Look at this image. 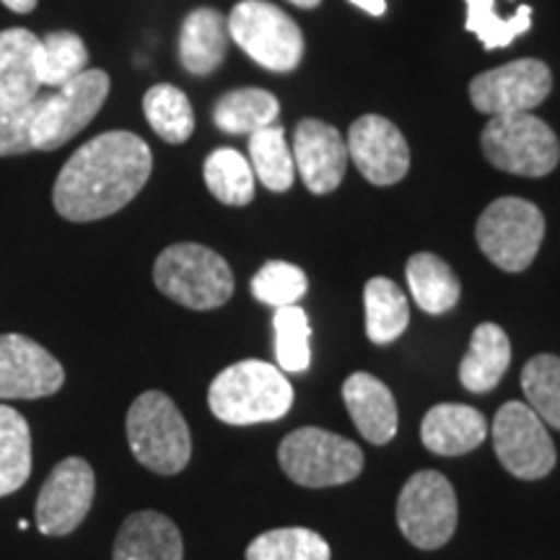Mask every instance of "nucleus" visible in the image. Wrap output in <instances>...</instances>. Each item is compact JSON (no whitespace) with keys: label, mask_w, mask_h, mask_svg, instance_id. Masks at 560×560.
<instances>
[{"label":"nucleus","mask_w":560,"mask_h":560,"mask_svg":"<svg viewBox=\"0 0 560 560\" xmlns=\"http://www.w3.org/2000/svg\"><path fill=\"white\" fill-rule=\"evenodd\" d=\"M151 170L149 143L136 132L112 130L91 138L58 174L55 210L75 223L107 219L143 190Z\"/></svg>","instance_id":"f257e3e1"},{"label":"nucleus","mask_w":560,"mask_h":560,"mask_svg":"<svg viewBox=\"0 0 560 560\" xmlns=\"http://www.w3.org/2000/svg\"><path fill=\"white\" fill-rule=\"evenodd\" d=\"M208 405L229 425L280 420L293 405V387L285 374L265 361H240L223 369L208 389Z\"/></svg>","instance_id":"f03ea898"},{"label":"nucleus","mask_w":560,"mask_h":560,"mask_svg":"<svg viewBox=\"0 0 560 560\" xmlns=\"http://www.w3.org/2000/svg\"><path fill=\"white\" fill-rule=\"evenodd\" d=\"M128 444L136 459L156 475H177L192 457V436L187 420L164 392L151 389L130 405Z\"/></svg>","instance_id":"7ed1b4c3"},{"label":"nucleus","mask_w":560,"mask_h":560,"mask_svg":"<svg viewBox=\"0 0 560 560\" xmlns=\"http://www.w3.org/2000/svg\"><path fill=\"white\" fill-rule=\"evenodd\" d=\"M156 289L195 312L219 310L234 296V272L219 252L182 242L166 247L153 265Z\"/></svg>","instance_id":"20e7f679"},{"label":"nucleus","mask_w":560,"mask_h":560,"mask_svg":"<svg viewBox=\"0 0 560 560\" xmlns=\"http://www.w3.org/2000/svg\"><path fill=\"white\" fill-rule=\"evenodd\" d=\"M480 143L495 170L520 177H545L560 161L558 136L529 112L495 115L482 130Z\"/></svg>","instance_id":"39448f33"},{"label":"nucleus","mask_w":560,"mask_h":560,"mask_svg":"<svg viewBox=\"0 0 560 560\" xmlns=\"http://www.w3.org/2000/svg\"><path fill=\"white\" fill-rule=\"evenodd\" d=\"M278 459L283 472L304 488H330L359 478L363 452L359 444L325 429H299L280 441Z\"/></svg>","instance_id":"423d86ee"},{"label":"nucleus","mask_w":560,"mask_h":560,"mask_svg":"<svg viewBox=\"0 0 560 560\" xmlns=\"http://www.w3.org/2000/svg\"><path fill=\"white\" fill-rule=\"evenodd\" d=\"M229 37L257 66L272 73H291L304 58V34L289 13L268 0H242L229 13Z\"/></svg>","instance_id":"0eeeda50"},{"label":"nucleus","mask_w":560,"mask_h":560,"mask_svg":"<svg viewBox=\"0 0 560 560\" xmlns=\"http://www.w3.org/2000/svg\"><path fill=\"white\" fill-rule=\"evenodd\" d=\"M109 96V75L104 70H83L55 94L34 100V151H55L75 138L100 115Z\"/></svg>","instance_id":"6e6552de"},{"label":"nucleus","mask_w":560,"mask_h":560,"mask_svg":"<svg viewBox=\"0 0 560 560\" xmlns=\"http://www.w3.org/2000/svg\"><path fill=\"white\" fill-rule=\"evenodd\" d=\"M482 255L495 268L522 272L535 262L545 240V215L522 198H501L482 210L475 226Z\"/></svg>","instance_id":"1a4fd4ad"},{"label":"nucleus","mask_w":560,"mask_h":560,"mask_svg":"<svg viewBox=\"0 0 560 560\" xmlns=\"http://www.w3.org/2000/svg\"><path fill=\"white\" fill-rule=\"evenodd\" d=\"M457 493L436 470H420L405 482L397 499V524L420 550H436L457 529Z\"/></svg>","instance_id":"9d476101"},{"label":"nucleus","mask_w":560,"mask_h":560,"mask_svg":"<svg viewBox=\"0 0 560 560\" xmlns=\"http://www.w3.org/2000/svg\"><path fill=\"white\" fill-rule=\"evenodd\" d=\"M493 446L503 470L522 480H540L556 467V444L529 405L511 400L495 412Z\"/></svg>","instance_id":"9b49d317"},{"label":"nucleus","mask_w":560,"mask_h":560,"mask_svg":"<svg viewBox=\"0 0 560 560\" xmlns=\"http://www.w3.org/2000/svg\"><path fill=\"white\" fill-rule=\"evenodd\" d=\"M96 493L94 467L81 457H68L42 482L34 506L37 529L47 537H66L86 520Z\"/></svg>","instance_id":"f8f14e48"},{"label":"nucleus","mask_w":560,"mask_h":560,"mask_svg":"<svg viewBox=\"0 0 560 560\" xmlns=\"http://www.w3.org/2000/svg\"><path fill=\"white\" fill-rule=\"evenodd\" d=\"M550 68L542 60L524 58L475 75L470 83V100L475 109L495 117L540 107L550 96Z\"/></svg>","instance_id":"ddd939ff"},{"label":"nucleus","mask_w":560,"mask_h":560,"mask_svg":"<svg viewBox=\"0 0 560 560\" xmlns=\"http://www.w3.org/2000/svg\"><path fill=\"white\" fill-rule=\"evenodd\" d=\"M66 384V371L50 350L26 335H0V400H39Z\"/></svg>","instance_id":"4468645a"},{"label":"nucleus","mask_w":560,"mask_h":560,"mask_svg":"<svg viewBox=\"0 0 560 560\" xmlns=\"http://www.w3.org/2000/svg\"><path fill=\"white\" fill-rule=\"evenodd\" d=\"M348 156L371 185H397L410 170V149L395 122L380 115H363L348 130Z\"/></svg>","instance_id":"2eb2a0df"},{"label":"nucleus","mask_w":560,"mask_h":560,"mask_svg":"<svg viewBox=\"0 0 560 560\" xmlns=\"http://www.w3.org/2000/svg\"><path fill=\"white\" fill-rule=\"evenodd\" d=\"M293 164L314 195L338 190L348 170V143L338 128L322 120H301L293 136Z\"/></svg>","instance_id":"dca6fc26"},{"label":"nucleus","mask_w":560,"mask_h":560,"mask_svg":"<svg viewBox=\"0 0 560 560\" xmlns=\"http://www.w3.org/2000/svg\"><path fill=\"white\" fill-rule=\"evenodd\" d=\"M342 400L355 429L369 444H389L397 433V405L387 384L366 371H355L342 384Z\"/></svg>","instance_id":"f3484780"},{"label":"nucleus","mask_w":560,"mask_h":560,"mask_svg":"<svg viewBox=\"0 0 560 560\" xmlns=\"http://www.w3.org/2000/svg\"><path fill=\"white\" fill-rule=\"evenodd\" d=\"M39 37L30 30L0 32V115L37 100Z\"/></svg>","instance_id":"a211bd4d"},{"label":"nucleus","mask_w":560,"mask_h":560,"mask_svg":"<svg viewBox=\"0 0 560 560\" xmlns=\"http://www.w3.org/2000/svg\"><path fill=\"white\" fill-rule=\"evenodd\" d=\"M112 560H185V542L170 516L136 511L117 532Z\"/></svg>","instance_id":"6ab92c4d"},{"label":"nucleus","mask_w":560,"mask_h":560,"mask_svg":"<svg viewBox=\"0 0 560 560\" xmlns=\"http://www.w3.org/2000/svg\"><path fill=\"white\" fill-rule=\"evenodd\" d=\"M486 436V418L470 405L441 402L425 412L423 425H420L425 450L441 457H459V454L478 450Z\"/></svg>","instance_id":"aec40b11"},{"label":"nucleus","mask_w":560,"mask_h":560,"mask_svg":"<svg viewBox=\"0 0 560 560\" xmlns=\"http://www.w3.org/2000/svg\"><path fill=\"white\" fill-rule=\"evenodd\" d=\"M229 50V24L215 9H198L185 19L179 32L182 68L192 75H210Z\"/></svg>","instance_id":"412c9836"},{"label":"nucleus","mask_w":560,"mask_h":560,"mask_svg":"<svg viewBox=\"0 0 560 560\" xmlns=\"http://www.w3.org/2000/svg\"><path fill=\"white\" fill-rule=\"evenodd\" d=\"M511 363V342L506 332L493 322H482L475 327L470 348L459 363V382L467 392L486 395L499 387Z\"/></svg>","instance_id":"4be33fe9"},{"label":"nucleus","mask_w":560,"mask_h":560,"mask_svg":"<svg viewBox=\"0 0 560 560\" xmlns=\"http://www.w3.org/2000/svg\"><path fill=\"white\" fill-rule=\"evenodd\" d=\"M412 299L423 312L444 314L457 306L462 283L450 262L441 260L433 252H418L408 260L405 268Z\"/></svg>","instance_id":"5701e85b"},{"label":"nucleus","mask_w":560,"mask_h":560,"mask_svg":"<svg viewBox=\"0 0 560 560\" xmlns=\"http://www.w3.org/2000/svg\"><path fill=\"white\" fill-rule=\"evenodd\" d=\"M280 102L265 89H236L223 94L213 109V122L229 136L252 132L276 125Z\"/></svg>","instance_id":"b1692460"},{"label":"nucleus","mask_w":560,"mask_h":560,"mask_svg":"<svg viewBox=\"0 0 560 560\" xmlns=\"http://www.w3.org/2000/svg\"><path fill=\"white\" fill-rule=\"evenodd\" d=\"M366 306V335L376 346H389L405 332L410 322L408 299L389 278H371L363 289Z\"/></svg>","instance_id":"393cba45"},{"label":"nucleus","mask_w":560,"mask_h":560,"mask_svg":"<svg viewBox=\"0 0 560 560\" xmlns=\"http://www.w3.org/2000/svg\"><path fill=\"white\" fill-rule=\"evenodd\" d=\"M32 475V431L26 418L0 405V499L16 493Z\"/></svg>","instance_id":"a878e982"},{"label":"nucleus","mask_w":560,"mask_h":560,"mask_svg":"<svg viewBox=\"0 0 560 560\" xmlns=\"http://www.w3.org/2000/svg\"><path fill=\"white\" fill-rule=\"evenodd\" d=\"M202 177L210 195L223 206H249L255 198V172L252 164L234 149H219L206 159Z\"/></svg>","instance_id":"bb28decb"},{"label":"nucleus","mask_w":560,"mask_h":560,"mask_svg":"<svg viewBox=\"0 0 560 560\" xmlns=\"http://www.w3.org/2000/svg\"><path fill=\"white\" fill-rule=\"evenodd\" d=\"M249 161L252 172L268 190L285 192L293 185L296 164H293L291 145L285 143V130L280 125H268V128L252 132Z\"/></svg>","instance_id":"cd10ccee"},{"label":"nucleus","mask_w":560,"mask_h":560,"mask_svg":"<svg viewBox=\"0 0 560 560\" xmlns=\"http://www.w3.org/2000/svg\"><path fill=\"white\" fill-rule=\"evenodd\" d=\"M143 112L145 120L166 143H185L195 130V112L185 91H179L172 83H159L145 91L143 96Z\"/></svg>","instance_id":"c85d7f7f"},{"label":"nucleus","mask_w":560,"mask_h":560,"mask_svg":"<svg viewBox=\"0 0 560 560\" xmlns=\"http://www.w3.org/2000/svg\"><path fill=\"white\" fill-rule=\"evenodd\" d=\"M467 21L465 30L478 34L486 50H501L509 47L520 34L529 32L532 9L520 5L514 13H501V0H465Z\"/></svg>","instance_id":"c756f323"},{"label":"nucleus","mask_w":560,"mask_h":560,"mask_svg":"<svg viewBox=\"0 0 560 560\" xmlns=\"http://www.w3.org/2000/svg\"><path fill=\"white\" fill-rule=\"evenodd\" d=\"M89 50L83 39L73 32H52L39 39L37 52V75L42 86H66L75 75L86 70Z\"/></svg>","instance_id":"7c9ffc66"},{"label":"nucleus","mask_w":560,"mask_h":560,"mask_svg":"<svg viewBox=\"0 0 560 560\" xmlns=\"http://www.w3.org/2000/svg\"><path fill=\"white\" fill-rule=\"evenodd\" d=\"M247 560H330V545L304 527L270 529L249 542Z\"/></svg>","instance_id":"2f4dec72"},{"label":"nucleus","mask_w":560,"mask_h":560,"mask_svg":"<svg viewBox=\"0 0 560 560\" xmlns=\"http://www.w3.org/2000/svg\"><path fill=\"white\" fill-rule=\"evenodd\" d=\"M522 389L527 405L540 416L542 423L560 431V359L540 353L527 361L522 371Z\"/></svg>","instance_id":"473e14b6"},{"label":"nucleus","mask_w":560,"mask_h":560,"mask_svg":"<svg viewBox=\"0 0 560 560\" xmlns=\"http://www.w3.org/2000/svg\"><path fill=\"white\" fill-rule=\"evenodd\" d=\"M272 330H276V359L280 371L301 374L312 363V325L306 312L299 304L276 310L272 317Z\"/></svg>","instance_id":"72a5a7b5"},{"label":"nucleus","mask_w":560,"mask_h":560,"mask_svg":"<svg viewBox=\"0 0 560 560\" xmlns=\"http://www.w3.org/2000/svg\"><path fill=\"white\" fill-rule=\"evenodd\" d=\"M306 289H310V280H306L304 270L291 262H265L252 278V296L260 304L272 306V310L299 304L306 296Z\"/></svg>","instance_id":"f704fd0d"},{"label":"nucleus","mask_w":560,"mask_h":560,"mask_svg":"<svg viewBox=\"0 0 560 560\" xmlns=\"http://www.w3.org/2000/svg\"><path fill=\"white\" fill-rule=\"evenodd\" d=\"M34 102L0 115V156H21L34 151L32 143Z\"/></svg>","instance_id":"c9c22d12"},{"label":"nucleus","mask_w":560,"mask_h":560,"mask_svg":"<svg viewBox=\"0 0 560 560\" xmlns=\"http://www.w3.org/2000/svg\"><path fill=\"white\" fill-rule=\"evenodd\" d=\"M353 5H359L361 11L371 13V16H382L384 11H387V3L384 0H350Z\"/></svg>","instance_id":"e433bc0d"},{"label":"nucleus","mask_w":560,"mask_h":560,"mask_svg":"<svg viewBox=\"0 0 560 560\" xmlns=\"http://www.w3.org/2000/svg\"><path fill=\"white\" fill-rule=\"evenodd\" d=\"M5 9H11L13 13H32L37 9V0H0Z\"/></svg>","instance_id":"4c0bfd02"},{"label":"nucleus","mask_w":560,"mask_h":560,"mask_svg":"<svg viewBox=\"0 0 560 560\" xmlns=\"http://www.w3.org/2000/svg\"><path fill=\"white\" fill-rule=\"evenodd\" d=\"M289 3L299 5V9H317L322 0H289Z\"/></svg>","instance_id":"58836bf2"}]
</instances>
